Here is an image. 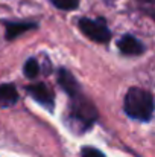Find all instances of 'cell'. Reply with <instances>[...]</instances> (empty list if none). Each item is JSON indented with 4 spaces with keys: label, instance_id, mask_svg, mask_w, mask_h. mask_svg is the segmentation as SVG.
Wrapping results in <instances>:
<instances>
[{
    "label": "cell",
    "instance_id": "1",
    "mask_svg": "<svg viewBox=\"0 0 155 157\" xmlns=\"http://www.w3.org/2000/svg\"><path fill=\"white\" fill-rule=\"evenodd\" d=\"M125 111L129 117L148 122L154 114V99L152 95L143 89H129L125 96Z\"/></svg>",
    "mask_w": 155,
    "mask_h": 157
},
{
    "label": "cell",
    "instance_id": "2",
    "mask_svg": "<svg viewBox=\"0 0 155 157\" xmlns=\"http://www.w3.org/2000/svg\"><path fill=\"white\" fill-rule=\"evenodd\" d=\"M79 29L93 41L96 43H106L111 38V32L108 26L102 20H91V18H82L79 20Z\"/></svg>",
    "mask_w": 155,
    "mask_h": 157
},
{
    "label": "cell",
    "instance_id": "3",
    "mask_svg": "<svg viewBox=\"0 0 155 157\" xmlns=\"http://www.w3.org/2000/svg\"><path fill=\"white\" fill-rule=\"evenodd\" d=\"M73 99H75V101H73V105H72V114H73L78 121H81V122L90 125V124L96 119V116H98L96 108L90 104L85 98H81V95L75 96Z\"/></svg>",
    "mask_w": 155,
    "mask_h": 157
},
{
    "label": "cell",
    "instance_id": "4",
    "mask_svg": "<svg viewBox=\"0 0 155 157\" xmlns=\"http://www.w3.org/2000/svg\"><path fill=\"white\" fill-rule=\"evenodd\" d=\"M28 92H29V95H31L37 102H40L41 105H44V107H47V108H52V107H53V101H55L53 98H55V95H53L52 89L47 84H43V82H40V84H32V86L28 87Z\"/></svg>",
    "mask_w": 155,
    "mask_h": 157
},
{
    "label": "cell",
    "instance_id": "5",
    "mask_svg": "<svg viewBox=\"0 0 155 157\" xmlns=\"http://www.w3.org/2000/svg\"><path fill=\"white\" fill-rule=\"evenodd\" d=\"M58 82L72 98L79 95V84H78V81L75 79V76L68 70L59 69V72H58Z\"/></svg>",
    "mask_w": 155,
    "mask_h": 157
},
{
    "label": "cell",
    "instance_id": "6",
    "mask_svg": "<svg viewBox=\"0 0 155 157\" xmlns=\"http://www.w3.org/2000/svg\"><path fill=\"white\" fill-rule=\"evenodd\" d=\"M117 48L125 55H140L145 51L143 44L132 35H125L123 38H120L117 43Z\"/></svg>",
    "mask_w": 155,
    "mask_h": 157
},
{
    "label": "cell",
    "instance_id": "7",
    "mask_svg": "<svg viewBox=\"0 0 155 157\" xmlns=\"http://www.w3.org/2000/svg\"><path fill=\"white\" fill-rule=\"evenodd\" d=\"M18 101V93L14 84H2L0 86V108L11 107Z\"/></svg>",
    "mask_w": 155,
    "mask_h": 157
},
{
    "label": "cell",
    "instance_id": "8",
    "mask_svg": "<svg viewBox=\"0 0 155 157\" xmlns=\"http://www.w3.org/2000/svg\"><path fill=\"white\" fill-rule=\"evenodd\" d=\"M32 28H35L34 23H8L6 25V38L14 40L15 37H18L20 34H23Z\"/></svg>",
    "mask_w": 155,
    "mask_h": 157
},
{
    "label": "cell",
    "instance_id": "9",
    "mask_svg": "<svg viewBox=\"0 0 155 157\" xmlns=\"http://www.w3.org/2000/svg\"><path fill=\"white\" fill-rule=\"evenodd\" d=\"M23 70H24V75H26L28 78H35V76L40 73V66H38L37 59L31 58V59H28V61H26V64H24Z\"/></svg>",
    "mask_w": 155,
    "mask_h": 157
},
{
    "label": "cell",
    "instance_id": "10",
    "mask_svg": "<svg viewBox=\"0 0 155 157\" xmlns=\"http://www.w3.org/2000/svg\"><path fill=\"white\" fill-rule=\"evenodd\" d=\"M52 3L62 11H72L79 6V0H52Z\"/></svg>",
    "mask_w": 155,
    "mask_h": 157
},
{
    "label": "cell",
    "instance_id": "11",
    "mask_svg": "<svg viewBox=\"0 0 155 157\" xmlns=\"http://www.w3.org/2000/svg\"><path fill=\"white\" fill-rule=\"evenodd\" d=\"M82 157H105V156H103L99 150H96V148L85 147V148L82 150Z\"/></svg>",
    "mask_w": 155,
    "mask_h": 157
}]
</instances>
